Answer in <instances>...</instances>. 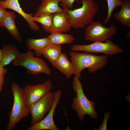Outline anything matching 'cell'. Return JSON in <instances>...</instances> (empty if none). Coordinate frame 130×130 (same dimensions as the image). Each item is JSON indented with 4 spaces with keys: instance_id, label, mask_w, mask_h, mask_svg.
Here are the masks:
<instances>
[{
    "instance_id": "1",
    "label": "cell",
    "mask_w": 130,
    "mask_h": 130,
    "mask_svg": "<svg viewBox=\"0 0 130 130\" xmlns=\"http://www.w3.org/2000/svg\"><path fill=\"white\" fill-rule=\"evenodd\" d=\"M70 59L73 65L74 74L81 79V73L84 69L88 68V72L91 74L105 66L108 62L106 55H97L85 52L79 53L72 51L70 53Z\"/></svg>"
},
{
    "instance_id": "2",
    "label": "cell",
    "mask_w": 130,
    "mask_h": 130,
    "mask_svg": "<svg viewBox=\"0 0 130 130\" xmlns=\"http://www.w3.org/2000/svg\"><path fill=\"white\" fill-rule=\"evenodd\" d=\"M72 85L77 96L73 99L72 107L76 112L79 120L83 121L86 115H88L92 119H97L98 114L95 110V104L93 101L89 100L86 97L82 84L75 75L73 79Z\"/></svg>"
},
{
    "instance_id": "3",
    "label": "cell",
    "mask_w": 130,
    "mask_h": 130,
    "mask_svg": "<svg viewBox=\"0 0 130 130\" xmlns=\"http://www.w3.org/2000/svg\"><path fill=\"white\" fill-rule=\"evenodd\" d=\"M80 7L69 10L64 6L68 13L72 27L75 28L86 27L93 21L98 12V6L94 0H79Z\"/></svg>"
},
{
    "instance_id": "4",
    "label": "cell",
    "mask_w": 130,
    "mask_h": 130,
    "mask_svg": "<svg viewBox=\"0 0 130 130\" xmlns=\"http://www.w3.org/2000/svg\"><path fill=\"white\" fill-rule=\"evenodd\" d=\"M11 90L13 97V103L11 110L9 114L7 130H13L18 123L28 116L29 113L24 99L23 89L14 82L12 84Z\"/></svg>"
},
{
    "instance_id": "5",
    "label": "cell",
    "mask_w": 130,
    "mask_h": 130,
    "mask_svg": "<svg viewBox=\"0 0 130 130\" xmlns=\"http://www.w3.org/2000/svg\"><path fill=\"white\" fill-rule=\"evenodd\" d=\"M13 65L23 67L27 69L26 73L37 75L43 73L46 75L51 74L50 68L46 63L42 59L34 57L31 50L26 52L20 53L17 58L12 62Z\"/></svg>"
},
{
    "instance_id": "6",
    "label": "cell",
    "mask_w": 130,
    "mask_h": 130,
    "mask_svg": "<svg viewBox=\"0 0 130 130\" xmlns=\"http://www.w3.org/2000/svg\"><path fill=\"white\" fill-rule=\"evenodd\" d=\"M84 38L86 40L93 42H105L117 32L115 25L111 24L109 27L104 26L99 21H93L86 27Z\"/></svg>"
},
{
    "instance_id": "7",
    "label": "cell",
    "mask_w": 130,
    "mask_h": 130,
    "mask_svg": "<svg viewBox=\"0 0 130 130\" xmlns=\"http://www.w3.org/2000/svg\"><path fill=\"white\" fill-rule=\"evenodd\" d=\"M73 51H84L91 53H102L111 56L122 53L123 49L109 39L104 42L96 41L89 45L75 44L71 47Z\"/></svg>"
},
{
    "instance_id": "8",
    "label": "cell",
    "mask_w": 130,
    "mask_h": 130,
    "mask_svg": "<svg viewBox=\"0 0 130 130\" xmlns=\"http://www.w3.org/2000/svg\"><path fill=\"white\" fill-rule=\"evenodd\" d=\"M54 99V92L50 91L28 107L32 116L31 126L39 123L44 118L45 114L51 110Z\"/></svg>"
},
{
    "instance_id": "9",
    "label": "cell",
    "mask_w": 130,
    "mask_h": 130,
    "mask_svg": "<svg viewBox=\"0 0 130 130\" xmlns=\"http://www.w3.org/2000/svg\"><path fill=\"white\" fill-rule=\"evenodd\" d=\"M52 87V83L49 80L35 85L26 84L23 89V93L27 106H29L50 91Z\"/></svg>"
},
{
    "instance_id": "10",
    "label": "cell",
    "mask_w": 130,
    "mask_h": 130,
    "mask_svg": "<svg viewBox=\"0 0 130 130\" xmlns=\"http://www.w3.org/2000/svg\"><path fill=\"white\" fill-rule=\"evenodd\" d=\"M55 99L52 106L46 117L39 123L29 127L27 130H59L54 123L53 116L56 106L62 94L60 90L55 91L54 92Z\"/></svg>"
},
{
    "instance_id": "11",
    "label": "cell",
    "mask_w": 130,
    "mask_h": 130,
    "mask_svg": "<svg viewBox=\"0 0 130 130\" xmlns=\"http://www.w3.org/2000/svg\"><path fill=\"white\" fill-rule=\"evenodd\" d=\"M62 11L52 14V24L50 33H63L69 32L72 27L68 13L65 7L61 6Z\"/></svg>"
},
{
    "instance_id": "12",
    "label": "cell",
    "mask_w": 130,
    "mask_h": 130,
    "mask_svg": "<svg viewBox=\"0 0 130 130\" xmlns=\"http://www.w3.org/2000/svg\"><path fill=\"white\" fill-rule=\"evenodd\" d=\"M19 0H6L0 1V5L6 9H12L18 13L22 16L28 23L30 28L35 31H39L40 29L32 19L33 14L25 13L21 7Z\"/></svg>"
},
{
    "instance_id": "13",
    "label": "cell",
    "mask_w": 130,
    "mask_h": 130,
    "mask_svg": "<svg viewBox=\"0 0 130 130\" xmlns=\"http://www.w3.org/2000/svg\"><path fill=\"white\" fill-rule=\"evenodd\" d=\"M60 0H41L34 16L38 17L46 14L61 12L63 10L59 6Z\"/></svg>"
},
{
    "instance_id": "14",
    "label": "cell",
    "mask_w": 130,
    "mask_h": 130,
    "mask_svg": "<svg viewBox=\"0 0 130 130\" xmlns=\"http://www.w3.org/2000/svg\"><path fill=\"white\" fill-rule=\"evenodd\" d=\"M16 15L13 12H7L3 19L0 23L6 28L10 34L18 42L21 43L22 38L15 22Z\"/></svg>"
},
{
    "instance_id": "15",
    "label": "cell",
    "mask_w": 130,
    "mask_h": 130,
    "mask_svg": "<svg viewBox=\"0 0 130 130\" xmlns=\"http://www.w3.org/2000/svg\"><path fill=\"white\" fill-rule=\"evenodd\" d=\"M52 65L63 73L67 78H69L74 74L72 64L65 53H62Z\"/></svg>"
},
{
    "instance_id": "16",
    "label": "cell",
    "mask_w": 130,
    "mask_h": 130,
    "mask_svg": "<svg viewBox=\"0 0 130 130\" xmlns=\"http://www.w3.org/2000/svg\"><path fill=\"white\" fill-rule=\"evenodd\" d=\"M26 42L28 50H34L37 56L42 55L44 50L50 44L48 37L38 39L28 38Z\"/></svg>"
},
{
    "instance_id": "17",
    "label": "cell",
    "mask_w": 130,
    "mask_h": 130,
    "mask_svg": "<svg viewBox=\"0 0 130 130\" xmlns=\"http://www.w3.org/2000/svg\"><path fill=\"white\" fill-rule=\"evenodd\" d=\"M121 7L119 11L114 14V18L122 25L130 28V0L123 1Z\"/></svg>"
},
{
    "instance_id": "18",
    "label": "cell",
    "mask_w": 130,
    "mask_h": 130,
    "mask_svg": "<svg viewBox=\"0 0 130 130\" xmlns=\"http://www.w3.org/2000/svg\"><path fill=\"white\" fill-rule=\"evenodd\" d=\"M2 49L3 55L0 64L3 67L15 59L20 53L16 46L13 44L5 45L3 46Z\"/></svg>"
},
{
    "instance_id": "19",
    "label": "cell",
    "mask_w": 130,
    "mask_h": 130,
    "mask_svg": "<svg viewBox=\"0 0 130 130\" xmlns=\"http://www.w3.org/2000/svg\"><path fill=\"white\" fill-rule=\"evenodd\" d=\"M47 37L50 44L56 45L71 44L75 40L74 38L71 34H64L59 32L51 33Z\"/></svg>"
},
{
    "instance_id": "20",
    "label": "cell",
    "mask_w": 130,
    "mask_h": 130,
    "mask_svg": "<svg viewBox=\"0 0 130 130\" xmlns=\"http://www.w3.org/2000/svg\"><path fill=\"white\" fill-rule=\"evenodd\" d=\"M61 45L50 44L44 51L43 55L53 65L61 53Z\"/></svg>"
},
{
    "instance_id": "21",
    "label": "cell",
    "mask_w": 130,
    "mask_h": 130,
    "mask_svg": "<svg viewBox=\"0 0 130 130\" xmlns=\"http://www.w3.org/2000/svg\"><path fill=\"white\" fill-rule=\"evenodd\" d=\"M52 14H49L38 16L33 17L34 22L41 24L43 29L47 32H50L52 21Z\"/></svg>"
},
{
    "instance_id": "22",
    "label": "cell",
    "mask_w": 130,
    "mask_h": 130,
    "mask_svg": "<svg viewBox=\"0 0 130 130\" xmlns=\"http://www.w3.org/2000/svg\"><path fill=\"white\" fill-rule=\"evenodd\" d=\"M122 0H107L108 8V14L106 19L102 23L105 25L107 23L111 17L113 12L117 6H121Z\"/></svg>"
},
{
    "instance_id": "23",
    "label": "cell",
    "mask_w": 130,
    "mask_h": 130,
    "mask_svg": "<svg viewBox=\"0 0 130 130\" xmlns=\"http://www.w3.org/2000/svg\"><path fill=\"white\" fill-rule=\"evenodd\" d=\"M110 114L109 111L106 113L104 115V117L102 124L98 129L94 128L93 130H106L107 124L108 120L110 117Z\"/></svg>"
},
{
    "instance_id": "24",
    "label": "cell",
    "mask_w": 130,
    "mask_h": 130,
    "mask_svg": "<svg viewBox=\"0 0 130 130\" xmlns=\"http://www.w3.org/2000/svg\"><path fill=\"white\" fill-rule=\"evenodd\" d=\"M76 0H60V5L63 6L69 10H72L73 5ZM78 1V0H77Z\"/></svg>"
},
{
    "instance_id": "25",
    "label": "cell",
    "mask_w": 130,
    "mask_h": 130,
    "mask_svg": "<svg viewBox=\"0 0 130 130\" xmlns=\"http://www.w3.org/2000/svg\"><path fill=\"white\" fill-rule=\"evenodd\" d=\"M7 12L5 8L0 5V23L3 19Z\"/></svg>"
},
{
    "instance_id": "26",
    "label": "cell",
    "mask_w": 130,
    "mask_h": 130,
    "mask_svg": "<svg viewBox=\"0 0 130 130\" xmlns=\"http://www.w3.org/2000/svg\"><path fill=\"white\" fill-rule=\"evenodd\" d=\"M5 80L4 75H0V93L3 89Z\"/></svg>"
},
{
    "instance_id": "27",
    "label": "cell",
    "mask_w": 130,
    "mask_h": 130,
    "mask_svg": "<svg viewBox=\"0 0 130 130\" xmlns=\"http://www.w3.org/2000/svg\"><path fill=\"white\" fill-rule=\"evenodd\" d=\"M7 72V69L4 68L0 64V75H4Z\"/></svg>"
},
{
    "instance_id": "28",
    "label": "cell",
    "mask_w": 130,
    "mask_h": 130,
    "mask_svg": "<svg viewBox=\"0 0 130 130\" xmlns=\"http://www.w3.org/2000/svg\"><path fill=\"white\" fill-rule=\"evenodd\" d=\"M3 55V52L2 49H0V63L2 60Z\"/></svg>"
},
{
    "instance_id": "29",
    "label": "cell",
    "mask_w": 130,
    "mask_h": 130,
    "mask_svg": "<svg viewBox=\"0 0 130 130\" xmlns=\"http://www.w3.org/2000/svg\"><path fill=\"white\" fill-rule=\"evenodd\" d=\"M125 98L128 102H130V93L128 94L126 97Z\"/></svg>"
},
{
    "instance_id": "30",
    "label": "cell",
    "mask_w": 130,
    "mask_h": 130,
    "mask_svg": "<svg viewBox=\"0 0 130 130\" xmlns=\"http://www.w3.org/2000/svg\"><path fill=\"white\" fill-rule=\"evenodd\" d=\"M126 36L127 37L129 38V36L130 37V32H129L127 33L126 35Z\"/></svg>"
},
{
    "instance_id": "31",
    "label": "cell",
    "mask_w": 130,
    "mask_h": 130,
    "mask_svg": "<svg viewBox=\"0 0 130 130\" xmlns=\"http://www.w3.org/2000/svg\"><path fill=\"white\" fill-rule=\"evenodd\" d=\"M3 27V26L2 24L0 23V27Z\"/></svg>"
},
{
    "instance_id": "32",
    "label": "cell",
    "mask_w": 130,
    "mask_h": 130,
    "mask_svg": "<svg viewBox=\"0 0 130 130\" xmlns=\"http://www.w3.org/2000/svg\"></svg>"
}]
</instances>
